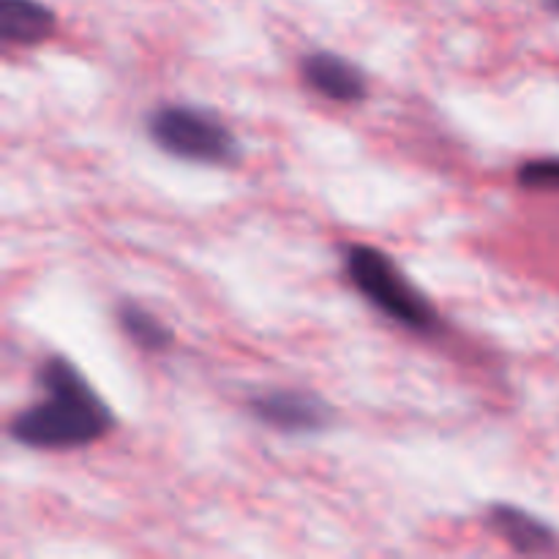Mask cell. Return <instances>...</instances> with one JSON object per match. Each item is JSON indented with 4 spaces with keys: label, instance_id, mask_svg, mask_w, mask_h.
<instances>
[{
    "label": "cell",
    "instance_id": "6da1fadb",
    "mask_svg": "<svg viewBox=\"0 0 559 559\" xmlns=\"http://www.w3.org/2000/svg\"><path fill=\"white\" fill-rule=\"evenodd\" d=\"M41 399L11 418L9 437L33 451H74L109 435L112 413L71 360L52 355L38 369Z\"/></svg>",
    "mask_w": 559,
    "mask_h": 559
},
{
    "label": "cell",
    "instance_id": "7a4b0ae2",
    "mask_svg": "<svg viewBox=\"0 0 559 559\" xmlns=\"http://www.w3.org/2000/svg\"><path fill=\"white\" fill-rule=\"evenodd\" d=\"M344 273L349 284L380 314L413 333H435L440 328L437 309L424 293L404 276L402 267L377 246L355 243L344 251Z\"/></svg>",
    "mask_w": 559,
    "mask_h": 559
},
{
    "label": "cell",
    "instance_id": "3957f363",
    "mask_svg": "<svg viewBox=\"0 0 559 559\" xmlns=\"http://www.w3.org/2000/svg\"><path fill=\"white\" fill-rule=\"evenodd\" d=\"M147 136L167 156L224 167L240 158V142L224 120L200 107L164 104L147 115Z\"/></svg>",
    "mask_w": 559,
    "mask_h": 559
},
{
    "label": "cell",
    "instance_id": "277c9868",
    "mask_svg": "<svg viewBox=\"0 0 559 559\" xmlns=\"http://www.w3.org/2000/svg\"><path fill=\"white\" fill-rule=\"evenodd\" d=\"M249 413L260 424L271 429L284 431V435H314L331 426L333 407L311 391H267L260 393L249 402Z\"/></svg>",
    "mask_w": 559,
    "mask_h": 559
},
{
    "label": "cell",
    "instance_id": "5b68a950",
    "mask_svg": "<svg viewBox=\"0 0 559 559\" xmlns=\"http://www.w3.org/2000/svg\"><path fill=\"white\" fill-rule=\"evenodd\" d=\"M300 74L311 91L331 102L355 104L369 96V76L364 74V69L336 52L320 49V52L306 55L300 63Z\"/></svg>",
    "mask_w": 559,
    "mask_h": 559
},
{
    "label": "cell",
    "instance_id": "8992f818",
    "mask_svg": "<svg viewBox=\"0 0 559 559\" xmlns=\"http://www.w3.org/2000/svg\"><path fill=\"white\" fill-rule=\"evenodd\" d=\"M489 524L513 551L519 555H544L557 546V533L530 511L508 502L489 508Z\"/></svg>",
    "mask_w": 559,
    "mask_h": 559
},
{
    "label": "cell",
    "instance_id": "52a82bcc",
    "mask_svg": "<svg viewBox=\"0 0 559 559\" xmlns=\"http://www.w3.org/2000/svg\"><path fill=\"white\" fill-rule=\"evenodd\" d=\"M55 11L41 0H0V38L3 44H33L47 41L55 33Z\"/></svg>",
    "mask_w": 559,
    "mask_h": 559
},
{
    "label": "cell",
    "instance_id": "ba28073f",
    "mask_svg": "<svg viewBox=\"0 0 559 559\" xmlns=\"http://www.w3.org/2000/svg\"><path fill=\"white\" fill-rule=\"evenodd\" d=\"M115 320H118V328L123 331V336L140 349H145V353H164V349L173 347V331L156 314L142 309L134 300L118 304Z\"/></svg>",
    "mask_w": 559,
    "mask_h": 559
},
{
    "label": "cell",
    "instance_id": "9c48e42d",
    "mask_svg": "<svg viewBox=\"0 0 559 559\" xmlns=\"http://www.w3.org/2000/svg\"><path fill=\"white\" fill-rule=\"evenodd\" d=\"M519 186L524 189H551L559 191V156L530 158L516 173Z\"/></svg>",
    "mask_w": 559,
    "mask_h": 559
},
{
    "label": "cell",
    "instance_id": "30bf717a",
    "mask_svg": "<svg viewBox=\"0 0 559 559\" xmlns=\"http://www.w3.org/2000/svg\"><path fill=\"white\" fill-rule=\"evenodd\" d=\"M549 5H551V9H555V11H559V0H549Z\"/></svg>",
    "mask_w": 559,
    "mask_h": 559
}]
</instances>
